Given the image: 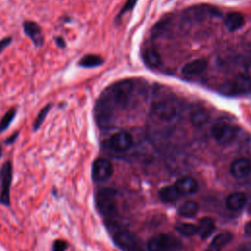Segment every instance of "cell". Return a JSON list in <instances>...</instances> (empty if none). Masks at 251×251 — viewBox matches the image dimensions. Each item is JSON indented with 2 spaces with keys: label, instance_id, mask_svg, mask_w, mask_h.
<instances>
[{
  "label": "cell",
  "instance_id": "31",
  "mask_svg": "<svg viewBox=\"0 0 251 251\" xmlns=\"http://www.w3.org/2000/svg\"><path fill=\"white\" fill-rule=\"evenodd\" d=\"M12 39H13V38H12L11 36H8V37H4L3 39L0 40V54L3 52V50H4L6 47H8V46L11 44Z\"/></svg>",
  "mask_w": 251,
  "mask_h": 251
},
{
  "label": "cell",
  "instance_id": "29",
  "mask_svg": "<svg viewBox=\"0 0 251 251\" xmlns=\"http://www.w3.org/2000/svg\"><path fill=\"white\" fill-rule=\"evenodd\" d=\"M70 247V243L63 238H57L53 241L51 251H67Z\"/></svg>",
  "mask_w": 251,
  "mask_h": 251
},
{
  "label": "cell",
  "instance_id": "10",
  "mask_svg": "<svg viewBox=\"0 0 251 251\" xmlns=\"http://www.w3.org/2000/svg\"><path fill=\"white\" fill-rule=\"evenodd\" d=\"M132 144L133 138L131 134L125 130L116 132L109 139L110 148L118 152H124L128 150L132 146Z\"/></svg>",
  "mask_w": 251,
  "mask_h": 251
},
{
  "label": "cell",
  "instance_id": "4",
  "mask_svg": "<svg viewBox=\"0 0 251 251\" xmlns=\"http://www.w3.org/2000/svg\"><path fill=\"white\" fill-rule=\"evenodd\" d=\"M113 240L122 251H145L143 242L130 230L122 229L116 231L113 235Z\"/></svg>",
  "mask_w": 251,
  "mask_h": 251
},
{
  "label": "cell",
  "instance_id": "23",
  "mask_svg": "<svg viewBox=\"0 0 251 251\" xmlns=\"http://www.w3.org/2000/svg\"><path fill=\"white\" fill-rule=\"evenodd\" d=\"M104 63V60L102 57L94 54H88L83 56L79 62H78V67L81 68H94L101 66Z\"/></svg>",
  "mask_w": 251,
  "mask_h": 251
},
{
  "label": "cell",
  "instance_id": "2",
  "mask_svg": "<svg viewBox=\"0 0 251 251\" xmlns=\"http://www.w3.org/2000/svg\"><path fill=\"white\" fill-rule=\"evenodd\" d=\"M133 92V82L130 79H123L113 84L105 91L114 108L124 109L127 106Z\"/></svg>",
  "mask_w": 251,
  "mask_h": 251
},
{
  "label": "cell",
  "instance_id": "30",
  "mask_svg": "<svg viewBox=\"0 0 251 251\" xmlns=\"http://www.w3.org/2000/svg\"><path fill=\"white\" fill-rule=\"evenodd\" d=\"M136 1H137V0H126V4H125L124 8L121 10L120 15L122 16V15H124L126 12H127V11L131 10V9L134 7V5H135Z\"/></svg>",
  "mask_w": 251,
  "mask_h": 251
},
{
  "label": "cell",
  "instance_id": "25",
  "mask_svg": "<svg viewBox=\"0 0 251 251\" xmlns=\"http://www.w3.org/2000/svg\"><path fill=\"white\" fill-rule=\"evenodd\" d=\"M190 120H191V123L195 126H202L203 125H205L208 122L209 114L204 109L199 108V109H196L195 111H193L191 113Z\"/></svg>",
  "mask_w": 251,
  "mask_h": 251
},
{
  "label": "cell",
  "instance_id": "24",
  "mask_svg": "<svg viewBox=\"0 0 251 251\" xmlns=\"http://www.w3.org/2000/svg\"><path fill=\"white\" fill-rule=\"evenodd\" d=\"M198 212V204L193 200L185 201L178 209V214L184 218H192Z\"/></svg>",
  "mask_w": 251,
  "mask_h": 251
},
{
  "label": "cell",
  "instance_id": "28",
  "mask_svg": "<svg viewBox=\"0 0 251 251\" xmlns=\"http://www.w3.org/2000/svg\"><path fill=\"white\" fill-rule=\"evenodd\" d=\"M176 230L185 236H191L197 232V226L190 223H180L176 226Z\"/></svg>",
  "mask_w": 251,
  "mask_h": 251
},
{
  "label": "cell",
  "instance_id": "1",
  "mask_svg": "<svg viewBox=\"0 0 251 251\" xmlns=\"http://www.w3.org/2000/svg\"><path fill=\"white\" fill-rule=\"evenodd\" d=\"M117 191L111 187H103L96 191L94 201L100 215L106 220L113 219L117 214Z\"/></svg>",
  "mask_w": 251,
  "mask_h": 251
},
{
  "label": "cell",
  "instance_id": "8",
  "mask_svg": "<svg viewBox=\"0 0 251 251\" xmlns=\"http://www.w3.org/2000/svg\"><path fill=\"white\" fill-rule=\"evenodd\" d=\"M114 173L112 163L105 158H97L93 161L91 167V178L94 182H103L108 180Z\"/></svg>",
  "mask_w": 251,
  "mask_h": 251
},
{
  "label": "cell",
  "instance_id": "17",
  "mask_svg": "<svg viewBox=\"0 0 251 251\" xmlns=\"http://www.w3.org/2000/svg\"><path fill=\"white\" fill-rule=\"evenodd\" d=\"M216 229L215 220L211 217H203L199 220L197 226V232L200 238L206 239L208 238Z\"/></svg>",
  "mask_w": 251,
  "mask_h": 251
},
{
  "label": "cell",
  "instance_id": "15",
  "mask_svg": "<svg viewBox=\"0 0 251 251\" xmlns=\"http://www.w3.org/2000/svg\"><path fill=\"white\" fill-rule=\"evenodd\" d=\"M207 66H208V63L206 60L196 59L194 61H191L185 64L181 69V73L182 75H189V76L198 75L207 69Z\"/></svg>",
  "mask_w": 251,
  "mask_h": 251
},
{
  "label": "cell",
  "instance_id": "16",
  "mask_svg": "<svg viewBox=\"0 0 251 251\" xmlns=\"http://www.w3.org/2000/svg\"><path fill=\"white\" fill-rule=\"evenodd\" d=\"M247 201V196L244 192L235 191L230 193L226 199V207L231 211H239L241 210Z\"/></svg>",
  "mask_w": 251,
  "mask_h": 251
},
{
  "label": "cell",
  "instance_id": "33",
  "mask_svg": "<svg viewBox=\"0 0 251 251\" xmlns=\"http://www.w3.org/2000/svg\"><path fill=\"white\" fill-rule=\"evenodd\" d=\"M54 41H55L56 45H57L59 48H61V49L66 48V46H67L66 41H65V39H64L63 36H55V37H54Z\"/></svg>",
  "mask_w": 251,
  "mask_h": 251
},
{
  "label": "cell",
  "instance_id": "11",
  "mask_svg": "<svg viewBox=\"0 0 251 251\" xmlns=\"http://www.w3.org/2000/svg\"><path fill=\"white\" fill-rule=\"evenodd\" d=\"M24 32L31 39L33 44L36 47H41L44 42V37L42 33V29L39 25L33 21L25 20L22 24Z\"/></svg>",
  "mask_w": 251,
  "mask_h": 251
},
{
  "label": "cell",
  "instance_id": "20",
  "mask_svg": "<svg viewBox=\"0 0 251 251\" xmlns=\"http://www.w3.org/2000/svg\"><path fill=\"white\" fill-rule=\"evenodd\" d=\"M158 196L163 202L171 203V202L176 201L180 197V194L173 184V185L162 187L158 192Z\"/></svg>",
  "mask_w": 251,
  "mask_h": 251
},
{
  "label": "cell",
  "instance_id": "6",
  "mask_svg": "<svg viewBox=\"0 0 251 251\" xmlns=\"http://www.w3.org/2000/svg\"><path fill=\"white\" fill-rule=\"evenodd\" d=\"M180 245V240L175 235L160 233L148 240L147 249L149 251H173L179 248Z\"/></svg>",
  "mask_w": 251,
  "mask_h": 251
},
{
  "label": "cell",
  "instance_id": "34",
  "mask_svg": "<svg viewBox=\"0 0 251 251\" xmlns=\"http://www.w3.org/2000/svg\"><path fill=\"white\" fill-rule=\"evenodd\" d=\"M244 233L251 237V222H248L244 226Z\"/></svg>",
  "mask_w": 251,
  "mask_h": 251
},
{
  "label": "cell",
  "instance_id": "13",
  "mask_svg": "<svg viewBox=\"0 0 251 251\" xmlns=\"http://www.w3.org/2000/svg\"><path fill=\"white\" fill-rule=\"evenodd\" d=\"M251 172V162L247 158H238L230 165V174L235 178L247 176Z\"/></svg>",
  "mask_w": 251,
  "mask_h": 251
},
{
  "label": "cell",
  "instance_id": "7",
  "mask_svg": "<svg viewBox=\"0 0 251 251\" xmlns=\"http://www.w3.org/2000/svg\"><path fill=\"white\" fill-rule=\"evenodd\" d=\"M114 110H115L114 106L112 105L108 96L104 92L100 96V98L97 100V103L95 106L94 112H95V119H96L97 125L101 127L109 126V124L113 119Z\"/></svg>",
  "mask_w": 251,
  "mask_h": 251
},
{
  "label": "cell",
  "instance_id": "22",
  "mask_svg": "<svg viewBox=\"0 0 251 251\" xmlns=\"http://www.w3.org/2000/svg\"><path fill=\"white\" fill-rule=\"evenodd\" d=\"M188 15L192 18L194 17L195 19H200L201 17L205 16H216L219 15L218 11L216 8L211 7V6H197L194 8L190 9V12H188Z\"/></svg>",
  "mask_w": 251,
  "mask_h": 251
},
{
  "label": "cell",
  "instance_id": "12",
  "mask_svg": "<svg viewBox=\"0 0 251 251\" xmlns=\"http://www.w3.org/2000/svg\"><path fill=\"white\" fill-rule=\"evenodd\" d=\"M153 113L160 119H172L176 115V106L171 100H160L154 104Z\"/></svg>",
  "mask_w": 251,
  "mask_h": 251
},
{
  "label": "cell",
  "instance_id": "32",
  "mask_svg": "<svg viewBox=\"0 0 251 251\" xmlns=\"http://www.w3.org/2000/svg\"><path fill=\"white\" fill-rule=\"evenodd\" d=\"M19 134H20V131H16V132H14L13 134H11L8 138L5 139L4 144H6V145H12V144L17 140Z\"/></svg>",
  "mask_w": 251,
  "mask_h": 251
},
{
  "label": "cell",
  "instance_id": "5",
  "mask_svg": "<svg viewBox=\"0 0 251 251\" xmlns=\"http://www.w3.org/2000/svg\"><path fill=\"white\" fill-rule=\"evenodd\" d=\"M212 136L220 144H228L234 140L238 133V127L229 122L220 121L211 129Z\"/></svg>",
  "mask_w": 251,
  "mask_h": 251
},
{
  "label": "cell",
  "instance_id": "14",
  "mask_svg": "<svg viewBox=\"0 0 251 251\" xmlns=\"http://www.w3.org/2000/svg\"><path fill=\"white\" fill-rule=\"evenodd\" d=\"M174 185L176 188V190L178 191V193L180 194V196L189 195L198 190V183L191 176L181 177V178L177 179Z\"/></svg>",
  "mask_w": 251,
  "mask_h": 251
},
{
  "label": "cell",
  "instance_id": "9",
  "mask_svg": "<svg viewBox=\"0 0 251 251\" xmlns=\"http://www.w3.org/2000/svg\"><path fill=\"white\" fill-rule=\"evenodd\" d=\"M222 90L228 94H244L251 90V76L240 74L231 81L223 85Z\"/></svg>",
  "mask_w": 251,
  "mask_h": 251
},
{
  "label": "cell",
  "instance_id": "21",
  "mask_svg": "<svg viewBox=\"0 0 251 251\" xmlns=\"http://www.w3.org/2000/svg\"><path fill=\"white\" fill-rule=\"evenodd\" d=\"M142 59L144 63L150 68H156L160 65L161 59L157 51L151 47H147L142 52Z\"/></svg>",
  "mask_w": 251,
  "mask_h": 251
},
{
  "label": "cell",
  "instance_id": "27",
  "mask_svg": "<svg viewBox=\"0 0 251 251\" xmlns=\"http://www.w3.org/2000/svg\"><path fill=\"white\" fill-rule=\"evenodd\" d=\"M51 109H52V104L49 103V104L45 105V106L38 112V114H37V116H36V118L34 119V122H33V124H32V129H33L34 132L37 131V130L40 128V126H42V124H43V122H44L46 116L48 115V113L50 112Z\"/></svg>",
  "mask_w": 251,
  "mask_h": 251
},
{
  "label": "cell",
  "instance_id": "35",
  "mask_svg": "<svg viewBox=\"0 0 251 251\" xmlns=\"http://www.w3.org/2000/svg\"><path fill=\"white\" fill-rule=\"evenodd\" d=\"M2 155H3V148H2V145H0V159L2 158Z\"/></svg>",
  "mask_w": 251,
  "mask_h": 251
},
{
  "label": "cell",
  "instance_id": "18",
  "mask_svg": "<svg viewBox=\"0 0 251 251\" xmlns=\"http://www.w3.org/2000/svg\"><path fill=\"white\" fill-rule=\"evenodd\" d=\"M224 25L226 28L229 31H235L242 27L244 25V17L238 12L228 13L224 20Z\"/></svg>",
  "mask_w": 251,
  "mask_h": 251
},
{
  "label": "cell",
  "instance_id": "26",
  "mask_svg": "<svg viewBox=\"0 0 251 251\" xmlns=\"http://www.w3.org/2000/svg\"><path fill=\"white\" fill-rule=\"evenodd\" d=\"M16 115H17L16 107H12L4 114V116L0 119V134L5 132L8 129V127L11 126L13 120L15 119Z\"/></svg>",
  "mask_w": 251,
  "mask_h": 251
},
{
  "label": "cell",
  "instance_id": "19",
  "mask_svg": "<svg viewBox=\"0 0 251 251\" xmlns=\"http://www.w3.org/2000/svg\"><path fill=\"white\" fill-rule=\"evenodd\" d=\"M231 239H232V234L228 231L218 233L213 238L210 245L205 249V251H221V249L225 245H226Z\"/></svg>",
  "mask_w": 251,
  "mask_h": 251
},
{
  "label": "cell",
  "instance_id": "3",
  "mask_svg": "<svg viewBox=\"0 0 251 251\" xmlns=\"http://www.w3.org/2000/svg\"><path fill=\"white\" fill-rule=\"evenodd\" d=\"M13 182V164L5 161L0 168V205L11 207V186Z\"/></svg>",
  "mask_w": 251,
  "mask_h": 251
}]
</instances>
